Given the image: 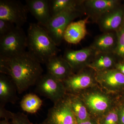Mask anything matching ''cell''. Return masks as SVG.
I'll return each instance as SVG.
<instances>
[{
  "label": "cell",
  "mask_w": 124,
  "mask_h": 124,
  "mask_svg": "<svg viewBox=\"0 0 124 124\" xmlns=\"http://www.w3.org/2000/svg\"><path fill=\"white\" fill-rule=\"evenodd\" d=\"M26 2L28 10L37 20L38 24L45 26L51 17L49 0H27Z\"/></svg>",
  "instance_id": "obj_10"
},
{
  "label": "cell",
  "mask_w": 124,
  "mask_h": 124,
  "mask_svg": "<svg viewBox=\"0 0 124 124\" xmlns=\"http://www.w3.org/2000/svg\"><path fill=\"white\" fill-rule=\"evenodd\" d=\"M46 64L47 73L62 81L73 74L69 63L61 56L56 55L53 57Z\"/></svg>",
  "instance_id": "obj_11"
},
{
  "label": "cell",
  "mask_w": 124,
  "mask_h": 124,
  "mask_svg": "<svg viewBox=\"0 0 124 124\" xmlns=\"http://www.w3.org/2000/svg\"><path fill=\"white\" fill-rule=\"evenodd\" d=\"M116 54L114 53H98L93 59V61L88 65L89 67L97 71L112 69L115 66Z\"/></svg>",
  "instance_id": "obj_18"
},
{
  "label": "cell",
  "mask_w": 124,
  "mask_h": 124,
  "mask_svg": "<svg viewBox=\"0 0 124 124\" xmlns=\"http://www.w3.org/2000/svg\"><path fill=\"white\" fill-rule=\"evenodd\" d=\"M28 52L41 64H46L51 58L57 55L59 49L44 27L31 23L28 30Z\"/></svg>",
  "instance_id": "obj_2"
},
{
  "label": "cell",
  "mask_w": 124,
  "mask_h": 124,
  "mask_svg": "<svg viewBox=\"0 0 124 124\" xmlns=\"http://www.w3.org/2000/svg\"><path fill=\"white\" fill-rule=\"evenodd\" d=\"M84 1L76 0H49L51 17L68 9L82 6Z\"/></svg>",
  "instance_id": "obj_20"
},
{
  "label": "cell",
  "mask_w": 124,
  "mask_h": 124,
  "mask_svg": "<svg viewBox=\"0 0 124 124\" xmlns=\"http://www.w3.org/2000/svg\"><path fill=\"white\" fill-rule=\"evenodd\" d=\"M17 87L10 77L0 75V106L5 107L6 103H16L18 99Z\"/></svg>",
  "instance_id": "obj_15"
},
{
  "label": "cell",
  "mask_w": 124,
  "mask_h": 124,
  "mask_svg": "<svg viewBox=\"0 0 124 124\" xmlns=\"http://www.w3.org/2000/svg\"><path fill=\"white\" fill-rule=\"evenodd\" d=\"M116 69L124 75V62L119 63L116 64Z\"/></svg>",
  "instance_id": "obj_29"
},
{
  "label": "cell",
  "mask_w": 124,
  "mask_h": 124,
  "mask_svg": "<svg viewBox=\"0 0 124 124\" xmlns=\"http://www.w3.org/2000/svg\"><path fill=\"white\" fill-rule=\"evenodd\" d=\"M116 32L117 34V44L114 53L117 56L124 58V22Z\"/></svg>",
  "instance_id": "obj_23"
},
{
  "label": "cell",
  "mask_w": 124,
  "mask_h": 124,
  "mask_svg": "<svg viewBox=\"0 0 124 124\" xmlns=\"http://www.w3.org/2000/svg\"><path fill=\"white\" fill-rule=\"evenodd\" d=\"M116 32H108L98 36L90 47L98 53H114L117 46Z\"/></svg>",
  "instance_id": "obj_16"
},
{
  "label": "cell",
  "mask_w": 124,
  "mask_h": 124,
  "mask_svg": "<svg viewBox=\"0 0 124 124\" xmlns=\"http://www.w3.org/2000/svg\"><path fill=\"white\" fill-rule=\"evenodd\" d=\"M69 102L72 110L77 121H83L90 119L86 108L79 98L70 97Z\"/></svg>",
  "instance_id": "obj_22"
},
{
  "label": "cell",
  "mask_w": 124,
  "mask_h": 124,
  "mask_svg": "<svg viewBox=\"0 0 124 124\" xmlns=\"http://www.w3.org/2000/svg\"><path fill=\"white\" fill-rule=\"evenodd\" d=\"M81 6L62 11L52 16L44 27L52 40L58 46L63 40V35L68 25L82 15L84 9Z\"/></svg>",
  "instance_id": "obj_3"
},
{
  "label": "cell",
  "mask_w": 124,
  "mask_h": 124,
  "mask_svg": "<svg viewBox=\"0 0 124 124\" xmlns=\"http://www.w3.org/2000/svg\"><path fill=\"white\" fill-rule=\"evenodd\" d=\"M27 36L22 27L16 26L10 33L0 38V57L10 58L26 52Z\"/></svg>",
  "instance_id": "obj_4"
},
{
  "label": "cell",
  "mask_w": 124,
  "mask_h": 124,
  "mask_svg": "<svg viewBox=\"0 0 124 124\" xmlns=\"http://www.w3.org/2000/svg\"><path fill=\"white\" fill-rule=\"evenodd\" d=\"M28 11L26 5L15 0H0V19L22 27L26 22Z\"/></svg>",
  "instance_id": "obj_6"
},
{
  "label": "cell",
  "mask_w": 124,
  "mask_h": 124,
  "mask_svg": "<svg viewBox=\"0 0 124 124\" xmlns=\"http://www.w3.org/2000/svg\"><path fill=\"white\" fill-rule=\"evenodd\" d=\"M89 18L88 16L84 19L71 23L64 31L63 40L73 44L79 43L87 35L86 25Z\"/></svg>",
  "instance_id": "obj_13"
},
{
  "label": "cell",
  "mask_w": 124,
  "mask_h": 124,
  "mask_svg": "<svg viewBox=\"0 0 124 124\" xmlns=\"http://www.w3.org/2000/svg\"><path fill=\"white\" fill-rule=\"evenodd\" d=\"M42 101L36 94L29 93L24 95L20 102L23 110L28 113H35L40 108Z\"/></svg>",
  "instance_id": "obj_21"
},
{
  "label": "cell",
  "mask_w": 124,
  "mask_h": 124,
  "mask_svg": "<svg viewBox=\"0 0 124 124\" xmlns=\"http://www.w3.org/2000/svg\"><path fill=\"white\" fill-rule=\"evenodd\" d=\"M96 52L90 46L79 50L67 49L63 57L69 63L72 71H75L93 58Z\"/></svg>",
  "instance_id": "obj_8"
},
{
  "label": "cell",
  "mask_w": 124,
  "mask_h": 124,
  "mask_svg": "<svg viewBox=\"0 0 124 124\" xmlns=\"http://www.w3.org/2000/svg\"><path fill=\"white\" fill-rule=\"evenodd\" d=\"M124 18V10L117 7L101 16L97 21L104 32L116 31L123 23Z\"/></svg>",
  "instance_id": "obj_9"
},
{
  "label": "cell",
  "mask_w": 124,
  "mask_h": 124,
  "mask_svg": "<svg viewBox=\"0 0 124 124\" xmlns=\"http://www.w3.org/2000/svg\"><path fill=\"white\" fill-rule=\"evenodd\" d=\"M118 123H119V112L116 110L109 112L102 122V124H118Z\"/></svg>",
  "instance_id": "obj_26"
},
{
  "label": "cell",
  "mask_w": 124,
  "mask_h": 124,
  "mask_svg": "<svg viewBox=\"0 0 124 124\" xmlns=\"http://www.w3.org/2000/svg\"><path fill=\"white\" fill-rule=\"evenodd\" d=\"M36 85L37 92L51 100L54 104L63 99L66 95L63 81L48 73L42 75Z\"/></svg>",
  "instance_id": "obj_5"
},
{
  "label": "cell",
  "mask_w": 124,
  "mask_h": 124,
  "mask_svg": "<svg viewBox=\"0 0 124 124\" xmlns=\"http://www.w3.org/2000/svg\"><path fill=\"white\" fill-rule=\"evenodd\" d=\"M16 26L10 22L0 19V38L10 33Z\"/></svg>",
  "instance_id": "obj_25"
},
{
  "label": "cell",
  "mask_w": 124,
  "mask_h": 124,
  "mask_svg": "<svg viewBox=\"0 0 124 124\" xmlns=\"http://www.w3.org/2000/svg\"><path fill=\"white\" fill-rule=\"evenodd\" d=\"M116 0H88L84 1L83 6L91 15L97 17L118 7Z\"/></svg>",
  "instance_id": "obj_17"
},
{
  "label": "cell",
  "mask_w": 124,
  "mask_h": 124,
  "mask_svg": "<svg viewBox=\"0 0 124 124\" xmlns=\"http://www.w3.org/2000/svg\"><path fill=\"white\" fill-rule=\"evenodd\" d=\"M43 72L41 63L28 51L12 57H0V73L11 78L18 93L36 85Z\"/></svg>",
  "instance_id": "obj_1"
},
{
  "label": "cell",
  "mask_w": 124,
  "mask_h": 124,
  "mask_svg": "<svg viewBox=\"0 0 124 124\" xmlns=\"http://www.w3.org/2000/svg\"><path fill=\"white\" fill-rule=\"evenodd\" d=\"M44 124H77V121L71 108L69 98L54 104L49 110Z\"/></svg>",
  "instance_id": "obj_7"
},
{
  "label": "cell",
  "mask_w": 124,
  "mask_h": 124,
  "mask_svg": "<svg viewBox=\"0 0 124 124\" xmlns=\"http://www.w3.org/2000/svg\"><path fill=\"white\" fill-rule=\"evenodd\" d=\"M93 77L91 73L82 72L73 74L63 81L66 92L76 93L93 84Z\"/></svg>",
  "instance_id": "obj_14"
},
{
  "label": "cell",
  "mask_w": 124,
  "mask_h": 124,
  "mask_svg": "<svg viewBox=\"0 0 124 124\" xmlns=\"http://www.w3.org/2000/svg\"><path fill=\"white\" fill-rule=\"evenodd\" d=\"M77 124H95L94 123L89 119L83 121H77Z\"/></svg>",
  "instance_id": "obj_30"
},
{
  "label": "cell",
  "mask_w": 124,
  "mask_h": 124,
  "mask_svg": "<svg viewBox=\"0 0 124 124\" xmlns=\"http://www.w3.org/2000/svg\"><path fill=\"white\" fill-rule=\"evenodd\" d=\"M97 78L104 87L110 90L124 88V75L116 69L97 71Z\"/></svg>",
  "instance_id": "obj_12"
},
{
  "label": "cell",
  "mask_w": 124,
  "mask_h": 124,
  "mask_svg": "<svg viewBox=\"0 0 124 124\" xmlns=\"http://www.w3.org/2000/svg\"><path fill=\"white\" fill-rule=\"evenodd\" d=\"M85 102L91 110L98 113H102L106 111L110 104L108 98L98 93L89 94L86 97Z\"/></svg>",
  "instance_id": "obj_19"
},
{
  "label": "cell",
  "mask_w": 124,
  "mask_h": 124,
  "mask_svg": "<svg viewBox=\"0 0 124 124\" xmlns=\"http://www.w3.org/2000/svg\"><path fill=\"white\" fill-rule=\"evenodd\" d=\"M43 124V123H42V124Z\"/></svg>",
  "instance_id": "obj_32"
},
{
  "label": "cell",
  "mask_w": 124,
  "mask_h": 124,
  "mask_svg": "<svg viewBox=\"0 0 124 124\" xmlns=\"http://www.w3.org/2000/svg\"><path fill=\"white\" fill-rule=\"evenodd\" d=\"M9 120L5 119L0 121V124H10L9 121Z\"/></svg>",
  "instance_id": "obj_31"
},
{
  "label": "cell",
  "mask_w": 124,
  "mask_h": 124,
  "mask_svg": "<svg viewBox=\"0 0 124 124\" xmlns=\"http://www.w3.org/2000/svg\"><path fill=\"white\" fill-rule=\"evenodd\" d=\"M10 124H33L30 122L27 116L24 113L12 112Z\"/></svg>",
  "instance_id": "obj_24"
},
{
  "label": "cell",
  "mask_w": 124,
  "mask_h": 124,
  "mask_svg": "<svg viewBox=\"0 0 124 124\" xmlns=\"http://www.w3.org/2000/svg\"><path fill=\"white\" fill-rule=\"evenodd\" d=\"M119 112V122L120 124H124V106L122 107Z\"/></svg>",
  "instance_id": "obj_28"
},
{
  "label": "cell",
  "mask_w": 124,
  "mask_h": 124,
  "mask_svg": "<svg viewBox=\"0 0 124 124\" xmlns=\"http://www.w3.org/2000/svg\"><path fill=\"white\" fill-rule=\"evenodd\" d=\"M12 112L7 110L5 107L0 106V117L4 119H11Z\"/></svg>",
  "instance_id": "obj_27"
}]
</instances>
